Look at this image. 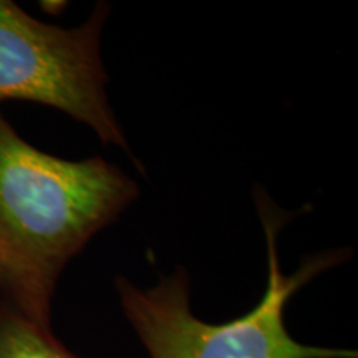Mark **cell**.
<instances>
[{
	"mask_svg": "<svg viewBox=\"0 0 358 358\" xmlns=\"http://www.w3.org/2000/svg\"><path fill=\"white\" fill-rule=\"evenodd\" d=\"M140 196L100 156L70 161L24 140L0 113V289L3 302L50 327L66 264Z\"/></svg>",
	"mask_w": 358,
	"mask_h": 358,
	"instance_id": "1",
	"label": "cell"
},
{
	"mask_svg": "<svg viewBox=\"0 0 358 358\" xmlns=\"http://www.w3.org/2000/svg\"><path fill=\"white\" fill-rule=\"evenodd\" d=\"M267 241V287L252 310L227 322L208 324L189 307V275L185 268L161 277L158 285L138 289L116 279L123 312L151 358H357L355 350L299 343L285 329L290 297L313 277L347 261L350 250H327L306 257L294 274H282L277 234L287 221L266 192H256Z\"/></svg>",
	"mask_w": 358,
	"mask_h": 358,
	"instance_id": "2",
	"label": "cell"
},
{
	"mask_svg": "<svg viewBox=\"0 0 358 358\" xmlns=\"http://www.w3.org/2000/svg\"><path fill=\"white\" fill-rule=\"evenodd\" d=\"M110 12L108 3L101 2L83 25L64 29L0 0V101L50 106L133 158L105 90L108 75L100 45Z\"/></svg>",
	"mask_w": 358,
	"mask_h": 358,
	"instance_id": "3",
	"label": "cell"
},
{
	"mask_svg": "<svg viewBox=\"0 0 358 358\" xmlns=\"http://www.w3.org/2000/svg\"><path fill=\"white\" fill-rule=\"evenodd\" d=\"M0 358H78L53 337L50 327L0 302Z\"/></svg>",
	"mask_w": 358,
	"mask_h": 358,
	"instance_id": "4",
	"label": "cell"
},
{
	"mask_svg": "<svg viewBox=\"0 0 358 358\" xmlns=\"http://www.w3.org/2000/svg\"><path fill=\"white\" fill-rule=\"evenodd\" d=\"M3 299H2V289H0V302H2Z\"/></svg>",
	"mask_w": 358,
	"mask_h": 358,
	"instance_id": "5",
	"label": "cell"
}]
</instances>
